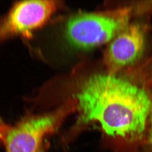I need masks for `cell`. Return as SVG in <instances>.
<instances>
[{"label": "cell", "instance_id": "obj_1", "mask_svg": "<svg viewBox=\"0 0 152 152\" xmlns=\"http://www.w3.org/2000/svg\"><path fill=\"white\" fill-rule=\"evenodd\" d=\"M77 126H100L109 138L126 144L143 138L152 101L142 88L113 75L91 76L77 95Z\"/></svg>", "mask_w": 152, "mask_h": 152}, {"label": "cell", "instance_id": "obj_3", "mask_svg": "<svg viewBox=\"0 0 152 152\" xmlns=\"http://www.w3.org/2000/svg\"><path fill=\"white\" fill-rule=\"evenodd\" d=\"M55 1H21L13 3L0 16V43L17 37H29L56 10Z\"/></svg>", "mask_w": 152, "mask_h": 152}, {"label": "cell", "instance_id": "obj_6", "mask_svg": "<svg viewBox=\"0 0 152 152\" xmlns=\"http://www.w3.org/2000/svg\"><path fill=\"white\" fill-rule=\"evenodd\" d=\"M9 126L4 122L1 117L0 116V145L3 144V140Z\"/></svg>", "mask_w": 152, "mask_h": 152}, {"label": "cell", "instance_id": "obj_5", "mask_svg": "<svg viewBox=\"0 0 152 152\" xmlns=\"http://www.w3.org/2000/svg\"><path fill=\"white\" fill-rule=\"evenodd\" d=\"M145 41L143 29L139 24H132L121 31L104 55V62L111 75L137 62L143 53Z\"/></svg>", "mask_w": 152, "mask_h": 152}, {"label": "cell", "instance_id": "obj_4", "mask_svg": "<svg viewBox=\"0 0 152 152\" xmlns=\"http://www.w3.org/2000/svg\"><path fill=\"white\" fill-rule=\"evenodd\" d=\"M65 114L59 111L49 114L29 115L9 126L2 145L6 152H37L46 135L61 126Z\"/></svg>", "mask_w": 152, "mask_h": 152}, {"label": "cell", "instance_id": "obj_7", "mask_svg": "<svg viewBox=\"0 0 152 152\" xmlns=\"http://www.w3.org/2000/svg\"><path fill=\"white\" fill-rule=\"evenodd\" d=\"M150 129L148 135V142L152 147V109L150 116Z\"/></svg>", "mask_w": 152, "mask_h": 152}, {"label": "cell", "instance_id": "obj_2", "mask_svg": "<svg viewBox=\"0 0 152 152\" xmlns=\"http://www.w3.org/2000/svg\"><path fill=\"white\" fill-rule=\"evenodd\" d=\"M124 13H85L70 19L66 34L70 43L80 49H89L109 42L126 27Z\"/></svg>", "mask_w": 152, "mask_h": 152}, {"label": "cell", "instance_id": "obj_8", "mask_svg": "<svg viewBox=\"0 0 152 152\" xmlns=\"http://www.w3.org/2000/svg\"><path fill=\"white\" fill-rule=\"evenodd\" d=\"M37 152H44V151L43 150H42V149H41V148L39 149L38 150Z\"/></svg>", "mask_w": 152, "mask_h": 152}]
</instances>
